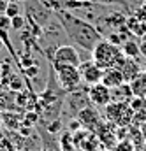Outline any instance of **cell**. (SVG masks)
I'll list each match as a JSON object with an SVG mask.
<instances>
[{"instance_id": "2", "label": "cell", "mask_w": 146, "mask_h": 151, "mask_svg": "<svg viewBox=\"0 0 146 151\" xmlns=\"http://www.w3.org/2000/svg\"><path fill=\"white\" fill-rule=\"evenodd\" d=\"M92 60L102 69H121V65L125 63L127 56L123 55L121 47L109 42L108 39H102L92 51Z\"/></svg>"}, {"instance_id": "37", "label": "cell", "mask_w": 146, "mask_h": 151, "mask_svg": "<svg viewBox=\"0 0 146 151\" xmlns=\"http://www.w3.org/2000/svg\"><path fill=\"white\" fill-rule=\"evenodd\" d=\"M143 70H146V63H145V67H143Z\"/></svg>"}, {"instance_id": "34", "label": "cell", "mask_w": 146, "mask_h": 151, "mask_svg": "<svg viewBox=\"0 0 146 151\" xmlns=\"http://www.w3.org/2000/svg\"><path fill=\"white\" fill-rule=\"evenodd\" d=\"M2 47H4V40H2V37H0V51H2Z\"/></svg>"}, {"instance_id": "35", "label": "cell", "mask_w": 146, "mask_h": 151, "mask_svg": "<svg viewBox=\"0 0 146 151\" xmlns=\"http://www.w3.org/2000/svg\"><path fill=\"white\" fill-rule=\"evenodd\" d=\"M0 79H2V62H0Z\"/></svg>"}, {"instance_id": "39", "label": "cell", "mask_w": 146, "mask_h": 151, "mask_svg": "<svg viewBox=\"0 0 146 151\" xmlns=\"http://www.w3.org/2000/svg\"><path fill=\"white\" fill-rule=\"evenodd\" d=\"M76 151H77V150H76Z\"/></svg>"}, {"instance_id": "5", "label": "cell", "mask_w": 146, "mask_h": 151, "mask_svg": "<svg viewBox=\"0 0 146 151\" xmlns=\"http://www.w3.org/2000/svg\"><path fill=\"white\" fill-rule=\"evenodd\" d=\"M48 58H49L51 65H74V67H79V63H81V56H79L76 46H71V44L58 46L51 55H48Z\"/></svg>"}, {"instance_id": "31", "label": "cell", "mask_w": 146, "mask_h": 151, "mask_svg": "<svg viewBox=\"0 0 146 151\" xmlns=\"http://www.w3.org/2000/svg\"><path fill=\"white\" fill-rule=\"evenodd\" d=\"M9 0H0V14H5V7H7Z\"/></svg>"}, {"instance_id": "32", "label": "cell", "mask_w": 146, "mask_h": 151, "mask_svg": "<svg viewBox=\"0 0 146 151\" xmlns=\"http://www.w3.org/2000/svg\"><path fill=\"white\" fill-rule=\"evenodd\" d=\"M141 132H143V137H145V142H146V121L141 125Z\"/></svg>"}, {"instance_id": "38", "label": "cell", "mask_w": 146, "mask_h": 151, "mask_svg": "<svg viewBox=\"0 0 146 151\" xmlns=\"http://www.w3.org/2000/svg\"><path fill=\"white\" fill-rule=\"evenodd\" d=\"M46 151H53V150H46Z\"/></svg>"}, {"instance_id": "27", "label": "cell", "mask_w": 146, "mask_h": 151, "mask_svg": "<svg viewBox=\"0 0 146 151\" xmlns=\"http://www.w3.org/2000/svg\"><path fill=\"white\" fill-rule=\"evenodd\" d=\"M58 130H60V121H58V119H55L53 123H49V125H48V132H51V134H56Z\"/></svg>"}, {"instance_id": "30", "label": "cell", "mask_w": 146, "mask_h": 151, "mask_svg": "<svg viewBox=\"0 0 146 151\" xmlns=\"http://www.w3.org/2000/svg\"><path fill=\"white\" fill-rule=\"evenodd\" d=\"M79 128H81V123L77 121V118L69 121V130H71V132H76V130H79Z\"/></svg>"}, {"instance_id": "36", "label": "cell", "mask_w": 146, "mask_h": 151, "mask_svg": "<svg viewBox=\"0 0 146 151\" xmlns=\"http://www.w3.org/2000/svg\"><path fill=\"white\" fill-rule=\"evenodd\" d=\"M79 2H90V0H79Z\"/></svg>"}, {"instance_id": "33", "label": "cell", "mask_w": 146, "mask_h": 151, "mask_svg": "<svg viewBox=\"0 0 146 151\" xmlns=\"http://www.w3.org/2000/svg\"><path fill=\"white\" fill-rule=\"evenodd\" d=\"M99 151H114V150H111V148H102V150H99Z\"/></svg>"}, {"instance_id": "4", "label": "cell", "mask_w": 146, "mask_h": 151, "mask_svg": "<svg viewBox=\"0 0 146 151\" xmlns=\"http://www.w3.org/2000/svg\"><path fill=\"white\" fill-rule=\"evenodd\" d=\"M53 72L56 76V81L60 84V88L64 91H77L79 84H81V72L79 67L74 65H51Z\"/></svg>"}, {"instance_id": "6", "label": "cell", "mask_w": 146, "mask_h": 151, "mask_svg": "<svg viewBox=\"0 0 146 151\" xmlns=\"http://www.w3.org/2000/svg\"><path fill=\"white\" fill-rule=\"evenodd\" d=\"M74 134V144H76V150L77 151H99L102 150V144H100V139L97 137L95 132L92 130H86V128H79L72 132Z\"/></svg>"}, {"instance_id": "26", "label": "cell", "mask_w": 146, "mask_h": 151, "mask_svg": "<svg viewBox=\"0 0 146 151\" xmlns=\"http://www.w3.org/2000/svg\"><path fill=\"white\" fill-rule=\"evenodd\" d=\"M0 151H16V150L12 148V144H11L9 141L2 139V141H0Z\"/></svg>"}, {"instance_id": "21", "label": "cell", "mask_w": 146, "mask_h": 151, "mask_svg": "<svg viewBox=\"0 0 146 151\" xmlns=\"http://www.w3.org/2000/svg\"><path fill=\"white\" fill-rule=\"evenodd\" d=\"M114 151H136V148L129 139H120L114 146Z\"/></svg>"}, {"instance_id": "23", "label": "cell", "mask_w": 146, "mask_h": 151, "mask_svg": "<svg viewBox=\"0 0 146 151\" xmlns=\"http://www.w3.org/2000/svg\"><path fill=\"white\" fill-rule=\"evenodd\" d=\"M23 27H25V18L21 14L11 18V28L12 30H23Z\"/></svg>"}, {"instance_id": "17", "label": "cell", "mask_w": 146, "mask_h": 151, "mask_svg": "<svg viewBox=\"0 0 146 151\" xmlns=\"http://www.w3.org/2000/svg\"><path fill=\"white\" fill-rule=\"evenodd\" d=\"M120 47H121V51H123V55H125L127 58L137 60V56H141V53H139V42H136V40H132V39L123 40Z\"/></svg>"}, {"instance_id": "22", "label": "cell", "mask_w": 146, "mask_h": 151, "mask_svg": "<svg viewBox=\"0 0 146 151\" xmlns=\"http://www.w3.org/2000/svg\"><path fill=\"white\" fill-rule=\"evenodd\" d=\"M7 86L11 88V90H16V91H20V90H23V81L18 77V76H11L9 77V81H7Z\"/></svg>"}, {"instance_id": "14", "label": "cell", "mask_w": 146, "mask_h": 151, "mask_svg": "<svg viewBox=\"0 0 146 151\" xmlns=\"http://www.w3.org/2000/svg\"><path fill=\"white\" fill-rule=\"evenodd\" d=\"M132 90L129 83H123L116 88H111V102H130L132 100Z\"/></svg>"}, {"instance_id": "28", "label": "cell", "mask_w": 146, "mask_h": 151, "mask_svg": "<svg viewBox=\"0 0 146 151\" xmlns=\"http://www.w3.org/2000/svg\"><path fill=\"white\" fill-rule=\"evenodd\" d=\"M139 53H141L143 58H146V34L143 35V39L139 40Z\"/></svg>"}, {"instance_id": "29", "label": "cell", "mask_w": 146, "mask_h": 151, "mask_svg": "<svg viewBox=\"0 0 146 151\" xmlns=\"http://www.w3.org/2000/svg\"><path fill=\"white\" fill-rule=\"evenodd\" d=\"M25 70H27V76H30V77H35V76L39 74V67H37V65H30V67H27Z\"/></svg>"}, {"instance_id": "9", "label": "cell", "mask_w": 146, "mask_h": 151, "mask_svg": "<svg viewBox=\"0 0 146 151\" xmlns=\"http://www.w3.org/2000/svg\"><path fill=\"white\" fill-rule=\"evenodd\" d=\"M86 97L92 102V106H95V107H106L111 102V88H108L104 83L92 84V86H88Z\"/></svg>"}, {"instance_id": "20", "label": "cell", "mask_w": 146, "mask_h": 151, "mask_svg": "<svg viewBox=\"0 0 146 151\" xmlns=\"http://www.w3.org/2000/svg\"><path fill=\"white\" fill-rule=\"evenodd\" d=\"M18 14H21V9H20L18 0H9V4H7V7H5V16H7V18H14V16H18Z\"/></svg>"}, {"instance_id": "16", "label": "cell", "mask_w": 146, "mask_h": 151, "mask_svg": "<svg viewBox=\"0 0 146 151\" xmlns=\"http://www.w3.org/2000/svg\"><path fill=\"white\" fill-rule=\"evenodd\" d=\"M129 84H130V90H132L134 97L146 99V70H143L141 74L137 76L134 81H130Z\"/></svg>"}, {"instance_id": "3", "label": "cell", "mask_w": 146, "mask_h": 151, "mask_svg": "<svg viewBox=\"0 0 146 151\" xmlns=\"http://www.w3.org/2000/svg\"><path fill=\"white\" fill-rule=\"evenodd\" d=\"M104 119L109 121L111 125L121 128L132 125V109L129 102H109L104 107Z\"/></svg>"}, {"instance_id": "19", "label": "cell", "mask_w": 146, "mask_h": 151, "mask_svg": "<svg viewBox=\"0 0 146 151\" xmlns=\"http://www.w3.org/2000/svg\"><path fill=\"white\" fill-rule=\"evenodd\" d=\"M2 118H4L5 127L11 128V130H18V128H21V125H23V116H16L14 113H4Z\"/></svg>"}, {"instance_id": "8", "label": "cell", "mask_w": 146, "mask_h": 151, "mask_svg": "<svg viewBox=\"0 0 146 151\" xmlns=\"http://www.w3.org/2000/svg\"><path fill=\"white\" fill-rule=\"evenodd\" d=\"M49 12H60V11H77L92 7L93 2H79V0H39Z\"/></svg>"}, {"instance_id": "18", "label": "cell", "mask_w": 146, "mask_h": 151, "mask_svg": "<svg viewBox=\"0 0 146 151\" xmlns=\"http://www.w3.org/2000/svg\"><path fill=\"white\" fill-rule=\"evenodd\" d=\"M58 150L60 151H76L74 134L71 130H65V132L60 134V137H58Z\"/></svg>"}, {"instance_id": "25", "label": "cell", "mask_w": 146, "mask_h": 151, "mask_svg": "<svg viewBox=\"0 0 146 151\" xmlns=\"http://www.w3.org/2000/svg\"><path fill=\"white\" fill-rule=\"evenodd\" d=\"M37 121V114L35 113H27L23 116V125L25 127H28V125H34Z\"/></svg>"}, {"instance_id": "15", "label": "cell", "mask_w": 146, "mask_h": 151, "mask_svg": "<svg viewBox=\"0 0 146 151\" xmlns=\"http://www.w3.org/2000/svg\"><path fill=\"white\" fill-rule=\"evenodd\" d=\"M100 83H104L108 88H116V86L123 84L125 79H123V74H121L120 69H106L104 74H102V81Z\"/></svg>"}, {"instance_id": "7", "label": "cell", "mask_w": 146, "mask_h": 151, "mask_svg": "<svg viewBox=\"0 0 146 151\" xmlns=\"http://www.w3.org/2000/svg\"><path fill=\"white\" fill-rule=\"evenodd\" d=\"M76 118H77V121L81 123L83 128L92 130V132H95V130L100 127V123L104 121L102 116H100V113L95 109V106H93V107H92V106H85L83 109H79V111L76 113Z\"/></svg>"}, {"instance_id": "10", "label": "cell", "mask_w": 146, "mask_h": 151, "mask_svg": "<svg viewBox=\"0 0 146 151\" xmlns=\"http://www.w3.org/2000/svg\"><path fill=\"white\" fill-rule=\"evenodd\" d=\"M79 72H81V81L86 83L88 86L100 83V81H102V74H104V70H102L93 60L81 62V63H79Z\"/></svg>"}, {"instance_id": "12", "label": "cell", "mask_w": 146, "mask_h": 151, "mask_svg": "<svg viewBox=\"0 0 146 151\" xmlns=\"http://www.w3.org/2000/svg\"><path fill=\"white\" fill-rule=\"evenodd\" d=\"M129 104H130V109H132V123L141 127L146 121V99L132 97V100Z\"/></svg>"}, {"instance_id": "11", "label": "cell", "mask_w": 146, "mask_h": 151, "mask_svg": "<svg viewBox=\"0 0 146 151\" xmlns=\"http://www.w3.org/2000/svg\"><path fill=\"white\" fill-rule=\"evenodd\" d=\"M95 134H97V137L100 139L102 148H111V150H114V146H116V142H118V134H116V127H114V125H111L109 121H108V125H106V121H102L100 127L95 130Z\"/></svg>"}, {"instance_id": "1", "label": "cell", "mask_w": 146, "mask_h": 151, "mask_svg": "<svg viewBox=\"0 0 146 151\" xmlns=\"http://www.w3.org/2000/svg\"><path fill=\"white\" fill-rule=\"evenodd\" d=\"M55 16L60 27L64 28L65 35L71 39V42L88 53H92L93 47L104 39L97 27H93L92 23H88L79 16H74L72 11H60V12H55Z\"/></svg>"}, {"instance_id": "13", "label": "cell", "mask_w": 146, "mask_h": 151, "mask_svg": "<svg viewBox=\"0 0 146 151\" xmlns=\"http://www.w3.org/2000/svg\"><path fill=\"white\" fill-rule=\"evenodd\" d=\"M120 70H121V74H123L125 83H130V81H134L137 76L143 72V65H141L139 62H136L134 58H127Z\"/></svg>"}, {"instance_id": "24", "label": "cell", "mask_w": 146, "mask_h": 151, "mask_svg": "<svg viewBox=\"0 0 146 151\" xmlns=\"http://www.w3.org/2000/svg\"><path fill=\"white\" fill-rule=\"evenodd\" d=\"M93 4H102V5H116V4H121L123 7H127L125 0H90Z\"/></svg>"}]
</instances>
